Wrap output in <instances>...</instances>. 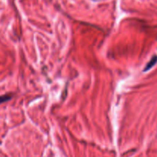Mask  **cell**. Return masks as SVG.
Listing matches in <instances>:
<instances>
[{"mask_svg":"<svg viewBox=\"0 0 157 157\" xmlns=\"http://www.w3.org/2000/svg\"><path fill=\"white\" fill-rule=\"evenodd\" d=\"M156 63H157V56L153 57L152 59L150 61V62H149L148 64H147V66H146L145 69H144V71H149L150 69H151L152 67L156 64Z\"/></svg>","mask_w":157,"mask_h":157,"instance_id":"obj_1","label":"cell"},{"mask_svg":"<svg viewBox=\"0 0 157 157\" xmlns=\"http://www.w3.org/2000/svg\"><path fill=\"white\" fill-rule=\"evenodd\" d=\"M11 98H12V96L10 94H6L3 95V96H0V104L9 101V100H11Z\"/></svg>","mask_w":157,"mask_h":157,"instance_id":"obj_2","label":"cell"}]
</instances>
